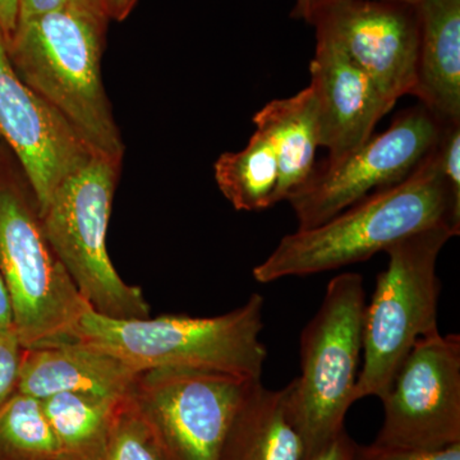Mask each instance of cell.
<instances>
[{"label": "cell", "instance_id": "cell-29", "mask_svg": "<svg viewBox=\"0 0 460 460\" xmlns=\"http://www.w3.org/2000/svg\"><path fill=\"white\" fill-rule=\"evenodd\" d=\"M317 3H319V0H296L292 17L296 18V20H304L305 22L310 23Z\"/></svg>", "mask_w": 460, "mask_h": 460}, {"label": "cell", "instance_id": "cell-19", "mask_svg": "<svg viewBox=\"0 0 460 460\" xmlns=\"http://www.w3.org/2000/svg\"><path fill=\"white\" fill-rule=\"evenodd\" d=\"M215 181L235 210L260 211L277 205L279 166L270 142L255 131L247 146L220 155Z\"/></svg>", "mask_w": 460, "mask_h": 460}, {"label": "cell", "instance_id": "cell-27", "mask_svg": "<svg viewBox=\"0 0 460 460\" xmlns=\"http://www.w3.org/2000/svg\"><path fill=\"white\" fill-rule=\"evenodd\" d=\"M138 0H104L108 20L123 21L129 16Z\"/></svg>", "mask_w": 460, "mask_h": 460}, {"label": "cell", "instance_id": "cell-22", "mask_svg": "<svg viewBox=\"0 0 460 460\" xmlns=\"http://www.w3.org/2000/svg\"><path fill=\"white\" fill-rule=\"evenodd\" d=\"M23 349L14 330L0 332V407L17 392Z\"/></svg>", "mask_w": 460, "mask_h": 460}, {"label": "cell", "instance_id": "cell-28", "mask_svg": "<svg viewBox=\"0 0 460 460\" xmlns=\"http://www.w3.org/2000/svg\"><path fill=\"white\" fill-rule=\"evenodd\" d=\"M13 329V316H12L11 301L2 277H0V332Z\"/></svg>", "mask_w": 460, "mask_h": 460}, {"label": "cell", "instance_id": "cell-12", "mask_svg": "<svg viewBox=\"0 0 460 460\" xmlns=\"http://www.w3.org/2000/svg\"><path fill=\"white\" fill-rule=\"evenodd\" d=\"M0 140L16 156L40 213L93 155L62 115L20 77L0 33Z\"/></svg>", "mask_w": 460, "mask_h": 460}, {"label": "cell", "instance_id": "cell-20", "mask_svg": "<svg viewBox=\"0 0 460 460\" xmlns=\"http://www.w3.org/2000/svg\"><path fill=\"white\" fill-rule=\"evenodd\" d=\"M57 456L42 401L14 393L0 407V460H57Z\"/></svg>", "mask_w": 460, "mask_h": 460}, {"label": "cell", "instance_id": "cell-2", "mask_svg": "<svg viewBox=\"0 0 460 460\" xmlns=\"http://www.w3.org/2000/svg\"><path fill=\"white\" fill-rule=\"evenodd\" d=\"M108 21L68 3L18 21L5 44L20 77L65 118L91 153L122 164L126 147L102 75Z\"/></svg>", "mask_w": 460, "mask_h": 460}, {"label": "cell", "instance_id": "cell-8", "mask_svg": "<svg viewBox=\"0 0 460 460\" xmlns=\"http://www.w3.org/2000/svg\"><path fill=\"white\" fill-rule=\"evenodd\" d=\"M262 380L190 368L140 372L127 398L164 460H219L235 414Z\"/></svg>", "mask_w": 460, "mask_h": 460}, {"label": "cell", "instance_id": "cell-18", "mask_svg": "<svg viewBox=\"0 0 460 460\" xmlns=\"http://www.w3.org/2000/svg\"><path fill=\"white\" fill-rule=\"evenodd\" d=\"M122 401L68 393L44 399L42 407L57 441V460L102 459Z\"/></svg>", "mask_w": 460, "mask_h": 460}, {"label": "cell", "instance_id": "cell-11", "mask_svg": "<svg viewBox=\"0 0 460 460\" xmlns=\"http://www.w3.org/2000/svg\"><path fill=\"white\" fill-rule=\"evenodd\" d=\"M310 23L387 98L396 102L413 95L420 51L417 7L384 0H320Z\"/></svg>", "mask_w": 460, "mask_h": 460}, {"label": "cell", "instance_id": "cell-23", "mask_svg": "<svg viewBox=\"0 0 460 460\" xmlns=\"http://www.w3.org/2000/svg\"><path fill=\"white\" fill-rule=\"evenodd\" d=\"M354 460H460V443L443 449L420 450L357 444Z\"/></svg>", "mask_w": 460, "mask_h": 460}, {"label": "cell", "instance_id": "cell-3", "mask_svg": "<svg viewBox=\"0 0 460 460\" xmlns=\"http://www.w3.org/2000/svg\"><path fill=\"white\" fill-rule=\"evenodd\" d=\"M263 307V296L253 293L243 305L214 317L119 320L90 308L74 341L113 354L138 371L190 368L261 380L268 358L261 341Z\"/></svg>", "mask_w": 460, "mask_h": 460}, {"label": "cell", "instance_id": "cell-10", "mask_svg": "<svg viewBox=\"0 0 460 460\" xmlns=\"http://www.w3.org/2000/svg\"><path fill=\"white\" fill-rule=\"evenodd\" d=\"M374 444L436 450L460 443V335L420 339L381 399Z\"/></svg>", "mask_w": 460, "mask_h": 460}, {"label": "cell", "instance_id": "cell-4", "mask_svg": "<svg viewBox=\"0 0 460 460\" xmlns=\"http://www.w3.org/2000/svg\"><path fill=\"white\" fill-rule=\"evenodd\" d=\"M0 277L25 349L74 341L90 305L51 250L25 175L0 157Z\"/></svg>", "mask_w": 460, "mask_h": 460}, {"label": "cell", "instance_id": "cell-26", "mask_svg": "<svg viewBox=\"0 0 460 460\" xmlns=\"http://www.w3.org/2000/svg\"><path fill=\"white\" fill-rule=\"evenodd\" d=\"M18 21L17 0H0V33L4 40L11 38Z\"/></svg>", "mask_w": 460, "mask_h": 460}, {"label": "cell", "instance_id": "cell-14", "mask_svg": "<svg viewBox=\"0 0 460 460\" xmlns=\"http://www.w3.org/2000/svg\"><path fill=\"white\" fill-rule=\"evenodd\" d=\"M140 372L80 341L42 345L23 349L17 392L40 401L66 393L122 401Z\"/></svg>", "mask_w": 460, "mask_h": 460}, {"label": "cell", "instance_id": "cell-16", "mask_svg": "<svg viewBox=\"0 0 460 460\" xmlns=\"http://www.w3.org/2000/svg\"><path fill=\"white\" fill-rule=\"evenodd\" d=\"M305 449L289 408L288 390L259 381L235 414L219 460H304Z\"/></svg>", "mask_w": 460, "mask_h": 460}, {"label": "cell", "instance_id": "cell-9", "mask_svg": "<svg viewBox=\"0 0 460 460\" xmlns=\"http://www.w3.org/2000/svg\"><path fill=\"white\" fill-rule=\"evenodd\" d=\"M441 128L443 122L420 104L348 155L314 166L310 180L287 199L298 229L328 222L372 193L407 180L434 150Z\"/></svg>", "mask_w": 460, "mask_h": 460}, {"label": "cell", "instance_id": "cell-6", "mask_svg": "<svg viewBox=\"0 0 460 460\" xmlns=\"http://www.w3.org/2000/svg\"><path fill=\"white\" fill-rule=\"evenodd\" d=\"M456 233L434 226L396 241L385 250L389 263L377 275L363 321V367L356 401L389 392L399 368L420 339L440 332L438 255Z\"/></svg>", "mask_w": 460, "mask_h": 460}, {"label": "cell", "instance_id": "cell-31", "mask_svg": "<svg viewBox=\"0 0 460 460\" xmlns=\"http://www.w3.org/2000/svg\"><path fill=\"white\" fill-rule=\"evenodd\" d=\"M384 2L402 3V4H407L411 5V7H417V5L420 4V3L423 2V0H384Z\"/></svg>", "mask_w": 460, "mask_h": 460}, {"label": "cell", "instance_id": "cell-21", "mask_svg": "<svg viewBox=\"0 0 460 460\" xmlns=\"http://www.w3.org/2000/svg\"><path fill=\"white\" fill-rule=\"evenodd\" d=\"M100 460H164L146 423L128 398L115 413L107 447Z\"/></svg>", "mask_w": 460, "mask_h": 460}, {"label": "cell", "instance_id": "cell-17", "mask_svg": "<svg viewBox=\"0 0 460 460\" xmlns=\"http://www.w3.org/2000/svg\"><path fill=\"white\" fill-rule=\"evenodd\" d=\"M256 131L270 142L279 166L277 204L310 180L319 145L316 100L310 86L272 100L253 117Z\"/></svg>", "mask_w": 460, "mask_h": 460}, {"label": "cell", "instance_id": "cell-5", "mask_svg": "<svg viewBox=\"0 0 460 460\" xmlns=\"http://www.w3.org/2000/svg\"><path fill=\"white\" fill-rule=\"evenodd\" d=\"M366 305L362 275L343 272L329 281L319 310L302 332L301 374L287 390L305 458L345 429L347 411L357 402Z\"/></svg>", "mask_w": 460, "mask_h": 460}, {"label": "cell", "instance_id": "cell-15", "mask_svg": "<svg viewBox=\"0 0 460 460\" xmlns=\"http://www.w3.org/2000/svg\"><path fill=\"white\" fill-rule=\"evenodd\" d=\"M420 51L413 95L440 122L460 120V0L417 5Z\"/></svg>", "mask_w": 460, "mask_h": 460}, {"label": "cell", "instance_id": "cell-30", "mask_svg": "<svg viewBox=\"0 0 460 460\" xmlns=\"http://www.w3.org/2000/svg\"><path fill=\"white\" fill-rule=\"evenodd\" d=\"M69 3L77 5V7L93 12V13L102 14V16L107 17L104 12V0H69Z\"/></svg>", "mask_w": 460, "mask_h": 460}, {"label": "cell", "instance_id": "cell-1", "mask_svg": "<svg viewBox=\"0 0 460 460\" xmlns=\"http://www.w3.org/2000/svg\"><path fill=\"white\" fill-rule=\"evenodd\" d=\"M434 226L460 234V199L445 181L434 150L407 180L378 190L328 222L296 229L253 269L261 284L308 277L367 261L399 239Z\"/></svg>", "mask_w": 460, "mask_h": 460}, {"label": "cell", "instance_id": "cell-13", "mask_svg": "<svg viewBox=\"0 0 460 460\" xmlns=\"http://www.w3.org/2000/svg\"><path fill=\"white\" fill-rule=\"evenodd\" d=\"M310 74L319 145L329 151L330 162L370 140L378 122L396 104L334 41L320 33Z\"/></svg>", "mask_w": 460, "mask_h": 460}, {"label": "cell", "instance_id": "cell-7", "mask_svg": "<svg viewBox=\"0 0 460 460\" xmlns=\"http://www.w3.org/2000/svg\"><path fill=\"white\" fill-rule=\"evenodd\" d=\"M120 165L93 155L62 181L41 211L42 229L95 313L111 319H144L150 305L141 288L129 286L109 257V219Z\"/></svg>", "mask_w": 460, "mask_h": 460}, {"label": "cell", "instance_id": "cell-24", "mask_svg": "<svg viewBox=\"0 0 460 460\" xmlns=\"http://www.w3.org/2000/svg\"><path fill=\"white\" fill-rule=\"evenodd\" d=\"M356 449V441L352 440V438L343 429L328 444L321 447L311 456H305L304 460H354Z\"/></svg>", "mask_w": 460, "mask_h": 460}, {"label": "cell", "instance_id": "cell-25", "mask_svg": "<svg viewBox=\"0 0 460 460\" xmlns=\"http://www.w3.org/2000/svg\"><path fill=\"white\" fill-rule=\"evenodd\" d=\"M69 0H17L18 21L49 13L68 4ZM17 21V22H18Z\"/></svg>", "mask_w": 460, "mask_h": 460}]
</instances>
